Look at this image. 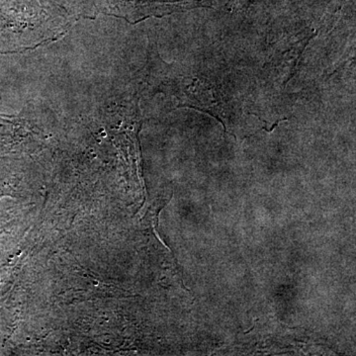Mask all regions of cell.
I'll list each match as a JSON object with an SVG mask.
<instances>
[]
</instances>
